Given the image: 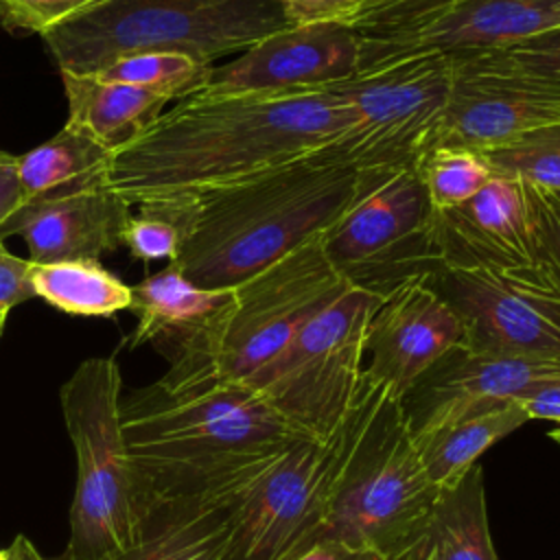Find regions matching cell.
<instances>
[{"label":"cell","mask_w":560,"mask_h":560,"mask_svg":"<svg viewBox=\"0 0 560 560\" xmlns=\"http://www.w3.org/2000/svg\"><path fill=\"white\" fill-rule=\"evenodd\" d=\"M352 125L348 105L328 90L192 94L116 149L103 182L131 208L190 197L313 155Z\"/></svg>","instance_id":"1"},{"label":"cell","mask_w":560,"mask_h":560,"mask_svg":"<svg viewBox=\"0 0 560 560\" xmlns=\"http://www.w3.org/2000/svg\"><path fill=\"white\" fill-rule=\"evenodd\" d=\"M394 171H361L322 149L238 184L140 206L171 219V265L203 289H234L332 228Z\"/></svg>","instance_id":"2"},{"label":"cell","mask_w":560,"mask_h":560,"mask_svg":"<svg viewBox=\"0 0 560 560\" xmlns=\"http://www.w3.org/2000/svg\"><path fill=\"white\" fill-rule=\"evenodd\" d=\"M120 418L129 455L151 494L254 479L289 444L311 438L254 387L219 378L162 376L122 398Z\"/></svg>","instance_id":"3"},{"label":"cell","mask_w":560,"mask_h":560,"mask_svg":"<svg viewBox=\"0 0 560 560\" xmlns=\"http://www.w3.org/2000/svg\"><path fill=\"white\" fill-rule=\"evenodd\" d=\"M440 490L429 481L400 396L361 376L350 405V442L319 540L409 556L427 532ZM315 542V545H317Z\"/></svg>","instance_id":"4"},{"label":"cell","mask_w":560,"mask_h":560,"mask_svg":"<svg viewBox=\"0 0 560 560\" xmlns=\"http://www.w3.org/2000/svg\"><path fill=\"white\" fill-rule=\"evenodd\" d=\"M291 26L278 0H101L42 35L59 72L94 74L131 52L203 63Z\"/></svg>","instance_id":"5"},{"label":"cell","mask_w":560,"mask_h":560,"mask_svg":"<svg viewBox=\"0 0 560 560\" xmlns=\"http://www.w3.org/2000/svg\"><path fill=\"white\" fill-rule=\"evenodd\" d=\"M120 394L122 376L112 357L85 359L59 392L77 453L68 560H114L129 551L153 499L122 435Z\"/></svg>","instance_id":"6"},{"label":"cell","mask_w":560,"mask_h":560,"mask_svg":"<svg viewBox=\"0 0 560 560\" xmlns=\"http://www.w3.org/2000/svg\"><path fill=\"white\" fill-rule=\"evenodd\" d=\"M348 287L315 238L234 287L232 304L166 354L171 368L164 376L247 385Z\"/></svg>","instance_id":"7"},{"label":"cell","mask_w":560,"mask_h":560,"mask_svg":"<svg viewBox=\"0 0 560 560\" xmlns=\"http://www.w3.org/2000/svg\"><path fill=\"white\" fill-rule=\"evenodd\" d=\"M453 81V57L427 52L381 63L324 90L339 96L352 129L322 151L361 171L411 168L433 149Z\"/></svg>","instance_id":"8"},{"label":"cell","mask_w":560,"mask_h":560,"mask_svg":"<svg viewBox=\"0 0 560 560\" xmlns=\"http://www.w3.org/2000/svg\"><path fill=\"white\" fill-rule=\"evenodd\" d=\"M376 304V295L348 287L247 385L304 435H332L361 385L365 332Z\"/></svg>","instance_id":"9"},{"label":"cell","mask_w":560,"mask_h":560,"mask_svg":"<svg viewBox=\"0 0 560 560\" xmlns=\"http://www.w3.org/2000/svg\"><path fill=\"white\" fill-rule=\"evenodd\" d=\"M435 214L416 168L385 175L319 241L335 271L378 300L440 267Z\"/></svg>","instance_id":"10"},{"label":"cell","mask_w":560,"mask_h":560,"mask_svg":"<svg viewBox=\"0 0 560 560\" xmlns=\"http://www.w3.org/2000/svg\"><path fill=\"white\" fill-rule=\"evenodd\" d=\"M350 442V409L328 438L289 444L245 490L236 560H295L317 542Z\"/></svg>","instance_id":"11"},{"label":"cell","mask_w":560,"mask_h":560,"mask_svg":"<svg viewBox=\"0 0 560 560\" xmlns=\"http://www.w3.org/2000/svg\"><path fill=\"white\" fill-rule=\"evenodd\" d=\"M427 282L457 315L464 346L560 363V291L536 265L438 267Z\"/></svg>","instance_id":"12"},{"label":"cell","mask_w":560,"mask_h":560,"mask_svg":"<svg viewBox=\"0 0 560 560\" xmlns=\"http://www.w3.org/2000/svg\"><path fill=\"white\" fill-rule=\"evenodd\" d=\"M448 55L453 81L435 147L486 153L560 122V81L518 66L501 48Z\"/></svg>","instance_id":"13"},{"label":"cell","mask_w":560,"mask_h":560,"mask_svg":"<svg viewBox=\"0 0 560 560\" xmlns=\"http://www.w3.org/2000/svg\"><path fill=\"white\" fill-rule=\"evenodd\" d=\"M361 37L343 22L291 24L243 50L234 61L212 66L199 94L276 96L324 90L359 72Z\"/></svg>","instance_id":"14"},{"label":"cell","mask_w":560,"mask_h":560,"mask_svg":"<svg viewBox=\"0 0 560 560\" xmlns=\"http://www.w3.org/2000/svg\"><path fill=\"white\" fill-rule=\"evenodd\" d=\"M560 28V0H462L422 20L359 33V70L427 52L508 48Z\"/></svg>","instance_id":"15"},{"label":"cell","mask_w":560,"mask_h":560,"mask_svg":"<svg viewBox=\"0 0 560 560\" xmlns=\"http://www.w3.org/2000/svg\"><path fill=\"white\" fill-rule=\"evenodd\" d=\"M560 376L558 361L472 350L464 343L442 354L400 398L413 442L446 422L516 400L529 387Z\"/></svg>","instance_id":"16"},{"label":"cell","mask_w":560,"mask_h":560,"mask_svg":"<svg viewBox=\"0 0 560 560\" xmlns=\"http://www.w3.org/2000/svg\"><path fill=\"white\" fill-rule=\"evenodd\" d=\"M464 343L453 308L427 278L407 280L378 300L365 332L363 372L400 398L451 348Z\"/></svg>","instance_id":"17"},{"label":"cell","mask_w":560,"mask_h":560,"mask_svg":"<svg viewBox=\"0 0 560 560\" xmlns=\"http://www.w3.org/2000/svg\"><path fill=\"white\" fill-rule=\"evenodd\" d=\"M440 267L512 271L534 265L525 188L518 177L494 173L468 201L438 210Z\"/></svg>","instance_id":"18"},{"label":"cell","mask_w":560,"mask_h":560,"mask_svg":"<svg viewBox=\"0 0 560 560\" xmlns=\"http://www.w3.org/2000/svg\"><path fill=\"white\" fill-rule=\"evenodd\" d=\"M254 479L153 494L136 545L114 560H236L238 505Z\"/></svg>","instance_id":"19"},{"label":"cell","mask_w":560,"mask_h":560,"mask_svg":"<svg viewBox=\"0 0 560 560\" xmlns=\"http://www.w3.org/2000/svg\"><path fill=\"white\" fill-rule=\"evenodd\" d=\"M129 217L131 206L105 182H94L35 208L24 219L20 236L33 265L98 260L122 245Z\"/></svg>","instance_id":"20"},{"label":"cell","mask_w":560,"mask_h":560,"mask_svg":"<svg viewBox=\"0 0 560 560\" xmlns=\"http://www.w3.org/2000/svg\"><path fill=\"white\" fill-rule=\"evenodd\" d=\"M234 300V289H203L186 280L171 262L164 271L131 287V306L138 326L131 348L155 341L162 352L212 324Z\"/></svg>","instance_id":"21"},{"label":"cell","mask_w":560,"mask_h":560,"mask_svg":"<svg viewBox=\"0 0 560 560\" xmlns=\"http://www.w3.org/2000/svg\"><path fill=\"white\" fill-rule=\"evenodd\" d=\"M109 158V149L70 125H63L61 131L28 153L18 155L22 208L4 223L0 238L20 234L24 219L35 208L94 182H103Z\"/></svg>","instance_id":"22"},{"label":"cell","mask_w":560,"mask_h":560,"mask_svg":"<svg viewBox=\"0 0 560 560\" xmlns=\"http://www.w3.org/2000/svg\"><path fill=\"white\" fill-rule=\"evenodd\" d=\"M70 127L88 133L112 153L153 120L160 118L168 98L136 85L103 81L96 74L61 72Z\"/></svg>","instance_id":"23"},{"label":"cell","mask_w":560,"mask_h":560,"mask_svg":"<svg viewBox=\"0 0 560 560\" xmlns=\"http://www.w3.org/2000/svg\"><path fill=\"white\" fill-rule=\"evenodd\" d=\"M402 560H499L488 527L481 466H470L440 490L424 536Z\"/></svg>","instance_id":"24"},{"label":"cell","mask_w":560,"mask_h":560,"mask_svg":"<svg viewBox=\"0 0 560 560\" xmlns=\"http://www.w3.org/2000/svg\"><path fill=\"white\" fill-rule=\"evenodd\" d=\"M529 418L516 400L464 413L416 442L429 481L444 490L455 483L494 442L516 431Z\"/></svg>","instance_id":"25"},{"label":"cell","mask_w":560,"mask_h":560,"mask_svg":"<svg viewBox=\"0 0 560 560\" xmlns=\"http://www.w3.org/2000/svg\"><path fill=\"white\" fill-rule=\"evenodd\" d=\"M31 282L37 298L70 315L107 317L131 306V287L98 260L33 265Z\"/></svg>","instance_id":"26"},{"label":"cell","mask_w":560,"mask_h":560,"mask_svg":"<svg viewBox=\"0 0 560 560\" xmlns=\"http://www.w3.org/2000/svg\"><path fill=\"white\" fill-rule=\"evenodd\" d=\"M210 72L212 63L179 52H131L109 61L94 74L103 81L162 94L168 101H184L208 85Z\"/></svg>","instance_id":"27"},{"label":"cell","mask_w":560,"mask_h":560,"mask_svg":"<svg viewBox=\"0 0 560 560\" xmlns=\"http://www.w3.org/2000/svg\"><path fill=\"white\" fill-rule=\"evenodd\" d=\"M413 168L435 210L468 201L494 175L481 153L457 147H433L418 158Z\"/></svg>","instance_id":"28"},{"label":"cell","mask_w":560,"mask_h":560,"mask_svg":"<svg viewBox=\"0 0 560 560\" xmlns=\"http://www.w3.org/2000/svg\"><path fill=\"white\" fill-rule=\"evenodd\" d=\"M481 155L494 173L560 195V122L529 131Z\"/></svg>","instance_id":"29"},{"label":"cell","mask_w":560,"mask_h":560,"mask_svg":"<svg viewBox=\"0 0 560 560\" xmlns=\"http://www.w3.org/2000/svg\"><path fill=\"white\" fill-rule=\"evenodd\" d=\"M538 271L560 291V197L523 182Z\"/></svg>","instance_id":"30"},{"label":"cell","mask_w":560,"mask_h":560,"mask_svg":"<svg viewBox=\"0 0 560 560\" xmlns=\"http://www.w3.org/2000/svg\"><path fill=\"white\" fill-rule=\"evenodd\" d=\"M101 0H0V24L13 35H44Z\"/></svg>","instance_id":"31"},{"label":"cell","mask_w":560,"mask_h":560,"mask_svg":"<svg viewBox=\"0 0 560 560\" xmlns=\"http://www.w3.org/2000/svg\"><path fill=\"white\" fill-rule=\"evenodd\" d=\"M122 245H127L129 252L142 260H173L179 247V230L171 219L140 210V214H131L125 223Z\"/></svg>","instance_id":"32"},{"label":"cell","mask_w":560,"mask_h":560,"mask_svg":"<svg viewBox=\"0 0 560 560\" xmlns=\"http://www.w3.org/2000/svg\"><path fill=\"white\" fill-rule=\"evenodd\" d=\"M501 50L518 66L547 79L560 81V28L540 33Z\"/></svg>","instance_id":"33"},{"label":"cell","mask_w":560,"mask_h":560,"mask_svg":"<svg viewBox=\"0 0 560 560\" xmlns=\"http://www.w3.org/2000/svg\"><path fill=\"white\" fill-rule=\"evenodd\" d=\"M31 260L13 256L2 238H0V308L9 311L31 298H35V289L31 282Z\"/></svg>","instance_id":"34"},{"label":"cell","mask_w":560,"mask_h":560,"mask_svg":"<svg viewBox=\"0 0 560 560\" xmlns=\"http://www.w3.org/2000/svg\"><path fill=\"white\" fill-rule=\"evenodd\" d=\"M291 24L311 22H346L357 2L354 0H278Z\"/></svg>","instance_id":"35"},{"label":"cell","mask_w":560,"mask_h":560,"mask_svg":"<svg viewBox=\"0 0 560 560\" xmlns=\"http://www.w3.org/2000/svg\"><path fill=\"white\" fill-rule=\"evenodd\" d=\"M516 402L529 420H549L560 424V376L529 387L516 398Z\"/></svg>","instance_id":"36"},{"label":"cell","mask_w":560,"mask_h":560,"mask_svg":"<svg viewBox=\"0 0 560 560\" xmlns=\"http://www.w3.org/2000/svg\"><path fill=\"white\" fill-rule=\"evenodd\" d=\"M22 208L18 155L0 151V230Z\"/></svg>","instance_id":"37"},{"label":"cell","mask_w":560,"mask_h":560,"mask_svg":"<svg viewBox=\"0 0 560 560\" xmlns=\"http://www.w3.org/2000/svg\"><path fill=\"white\" fill-rule=\"evenodd\" d=\"M295 560H387L370 547H357L341 540H319Z\"/></svg>","instance_id":"38"},{"label":"cell","mask_w":560,"mask_h":560,"mask_svg":"<svg viewBox=\"0 0 560 560\" xmlns=\"http://www.w3.org/2000/svg\"><path fill=\"white\" fill-rule=\"evenodd\" d=\"M9 556L11 560H48L35 549V545L26 536H15L13 545L9 547Z\"/></svg>","instance_id":"39"},{"label":"cell","mask_w":560,"mask_h":560,"mask_svg":"<svg viewBox=\"0 0 560 560\" xmlns=\"http://www.w3.org/2000/svg\"><path fill=\"white\" fill-rule=\"evenodd\" d=\"M394 0H357V7H354V13L352 15H363V13H370V11H376L385 4H389ZM350 15V18H352Z\"/></svg>","instance_id":"40"},{"label":"cell","mask_w":560,"mask_h":560,"mask_svg":"<svg viewBox=\"0 0 560 560\" xmlns=\"http://www.w3.org/2000/svg\"><path fill=\"white\" fill-rule=\"evenodd\" d=\"M7 313H9V311H2V308H0V337H2V330H4V322H7Z\"/></svg>","instance_id":"41"},{"label":"cell","mask_w":560,"mask_h":560,"mask_svg":"<svg viewBox=\"0 0 560 560\" xmlns=\"http://www.w3.org/2000/svg\"><path fill=\"white\" fill-rule=\"evenodd\" d=\"M549 438H551L553 442H558V444H560V427H558V429H553V431L549 433Z\"/></svg>","instance_id":"42"},{"label":"cell","mask_w":560,"mask_h":560,"mask_svg":"<svg viewBox=\"0 0 560 560\" xmlns=\"http://www.w3.org/2000/svg\"><path fill=\"white\" fill-rule=\"evenodd\" d=\"M0 560H11V556H9V549H0Z\"/></svg>","instance_id":"43"},{"label":"cell","mask_w":560,"mask_h":560,"mask_svg":"<svg viewBox=\"0 0 560 560\" xmlns=\"http://www.w3.org/2000/svg\"><path fill=\"white\" fill-rule=\"evenodd\" d=\"M55 560H68V558H66V556H59V558H55Z\"/></svg>","instance_id":"44"},{"label":"cell","mask_w":560,"mask_h":560,"mask_svg":"<svg viewBox=\"0 0 560 560\" xmlns=\"http://www.w3.org/2000/svg\"><path fill=\"white\" fill-rule=\"evenodd\" d=\"M354 2H357V0H354Z\"/></svg>","instance_id":"45"},{"label":"cell","mask_w":560,"mask_h":560,"mask_svg":"<svg viewBox=\"0 0 560 560\" xmlns=\"http://www.w3.org/2000/svg\"><path fill=\"white\" fill-rule=\"evenodd\" d=\"M558 197H560V195H558Z\"/></svg>","instance_id":"46"}]
</instances>
